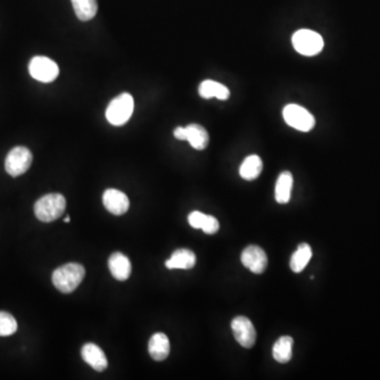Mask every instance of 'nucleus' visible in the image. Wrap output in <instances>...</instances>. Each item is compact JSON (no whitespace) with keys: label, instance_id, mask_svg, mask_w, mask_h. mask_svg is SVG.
Segmentation results:
<instances>
[{"label":"nucleus","instance_id":"obj_1","mask_svg":"<svg viewBox=\"0 0 380 380\" xmlns=\"http://www.w3.org/2000/svg\"><path fill=\"white\" fill-rule=\"evenodd\" d=\"M84 266L79 263H68L56 268L52 275V282L60 292L70 294L74 292L84 280Z\"/></svg>","mask_w":380,"mask_h":380},{"label":"nucleus","instance_id":"obj_2","mask_svg":"<svg viewBox=\"0 0 380 380\" xmlns=\"http://www.w3.org/2000/svg\"><path fill=\"white\" fill-rule=\"evenodd\" d=\"M66 199L60 194H49L36 201L34 213L36 218L44 223L53 222L60 218L66 210Z\"/></svg>","mask_w":380,"mask_h":380},{"label":"nucleus","instance_id":"obj_3","mask_svg":"<svg viewBox=\"0 0 380 380\" xmlns=\"http://www.w3.org/2000/svg\"><path fill=\"white\" fill-rule=\"evenodd\" d=\"M133 110V97L129 93H122L108 105L106 117L111 125L123 126L129 121Z\"/></svg>","mask_w":380,"mask_h":380},{"label":"nucleus","instance_id":"obj_4","mask_svg":"<svg viewBox=\"0 0 380 380\" xmlns=\"http://www.w3.org/2000/svg\"><path fill=\"white\" fill-rule=\"evenodd\" d=\"M292 46L297 52L304 56H317L322 51L324 42L322 36L312 30H299L292 35Z\"/></svg>","mask_w":380,"mask_h":380},{"label":"nucleus","instance_id":"obj_5","mask_svg":"<svg viewBox=\"0 0 380 380\" xmlns=\"http://www.w3.org/2000/svg\"><path fill=\"white\" fill-rule=\"evenodd\" d=\"M32 162H33L32 152L24 146H17L14 147L6 158V172L10 176L16 178L26 174L31 167Z\"/></svg>","mask_w":380,"mask_h":380},{"label":"nucleus","instance_id":"obj_6","mask_svg":"<svg viewBox=\"0 0 380 380\" xmlns=\"http://www.w3.org/2000/svg\"><path fill=\"white\" fill-rule=\"evenodd\" d=\"M286 123L294 129L308 132L315 127V117L301 106L290 104L283 109Z\"/></svg>","mask_w":380,"mask_h":380},{"label":"nucleus","instance_id":"obj_7","mask_svg":"<svg viewBox=\"0 0 380 380\" xmlns=\"http://www.w3.org/2000/svg\"><path fill=\"white\" fill-rule=\"evenodd\" d=\"M29 73L40 83H52L60 75L58 64L46 56H35L29 64Z\"/></svg>","mask_w":380,"mask_h":380},{"label":"nucleus","instance_id":"obj_8","mask_svg":"<svg viewBox=\"0 0 380 380\" xmlns=\"http://www.w3.org/2000/svg\"><path fill=\"white\" fill-rule=\"evenodd\" d=\"M231 330L233 336L240 345L245 349H251L255 345L257 339L255 327L247 317L238 316L231 321Z\"/></svg>","mask_w":380,"mask_h":380},{"label":"nucleus","instance_id":"obj_9","mask_svg":"<svg viewBox=\"0 0 380 380\" xmlns=\"http://www.w3.org/2000/svg\"><path fill=\"white\" fill-rule=\"evenodd\" d=\"M241 261L245 267L249 268L251 273L260 274L265 272L267 267V256L261 247L251 245L244 249L241 255Z\"/></svg>","mask_w":380,"mask_h":380},{"label":"nucleus","instance_id":"obj_10","mask_svg":"<svg viewBox=\"0 0 380 380\" xmlns=\"http://www.w3.org/2000/svg\"><path fill=\"white\" fill-rule=\"evenodd\" d=\"M104 206L109 213L115 215H122L127 213L130 202L128 197L117 189H107L103 195Z\"/></svg>","mask_w":380,"mask_h":380},{"label":"nucleus","instance_id":"obj_11","mask_svg":"<svg viewBox=\"0 0 380 380\" xmlns=\"http://www.w3.org/2000/svg\"><path fill=\"white\" fill-rule=\"evenodd\" d=\"M81 357L84 359L85 363H88L95 371L103 372L107 369V357H106L103 349L94 343H86L83 347Z\"/></svg>","mask_w":380,"mask_h":380},{"label":"nucleus","instance_id":"obj_12","mask_svg":"<svg viewBox=\"0 0 380 380\" xmlns=\"http://www.w3.org/2000/svg\"><path fill=\"white\" fill-rule=\"evenodd\" d=\"M108 265L113 277L119 281H126L131 275V263L122 253L113 254L109 258Z\"/></svg>","mask_w":380,"mask_h":380},{"label":"nucleus","instance_id":"obj_13","mask_svg":"<svg viewBox=\"0 0 380 380\" xmlns=\"http://www.w3.org/2000/svg\"><path fill=\"white\" fill-rule=\"evenodd\" d=\"M150 356L156 361H165L170 353V342L164 333H156L148 345Z\"/></svg>","mask_w":380,"mask_h":380},{"label":"nucleus","instance_id":"obj_14","mask_svg":"<svg viewBox=\"0 0 380 380\" xmlns=\"http://www.w3.org/2000/svg\"><path fill=\"white\" fill-rule=\"evenodd\" d=\"M197 258L194 251L190 249H176L172 254L170 259L165 262L166 267L168 270H190L196 265Z\"/></svg>","mask_w":380,"mask_h":380},{"label":"nucleus","instance_id":"obj_15","mask_svg":"<svg viewBox=\"0 0 380 380\" xmlns=\"http://www.w3.org/2000/svg\"><path fill=\"white\" fill-rule=\"evenodd\" d=\"M185 135H186V141H188L195 149L204 150L208 146V132L203 126L190 124L185 127Z\"/></svg>","mask_w":380,"mask_h":380},{"label":"nucleus","instance_id":"obj_16","mask_svg":"<svg viewBox=\"0 0 380 380\" xmlns=\"http://www.w3.org/2000/svg\"><path fill=\"white\" fill-rule=\"evenodd\" d=\"M199 94L205 99L217 97V99H221V101H226V99H229L231 92H229V88L225 87L224 85L217 83L215 81H210V79H207V81L201 83L200 87H199Z\"/></svg>","mask_w":380,"mask_h":380},{"label":"nucleus","instance_id":"obj_17","mask_svg":"<svg viewBox=\"0 0 380 380\" xmlns=\"http://www.w3.org/2000/svg\"><path fill=\"white\" fill-rule=\"evenodd\" d=\"M313 251L310 245L306 243L300 244L297 251L292 254V258H290V270L294 273H301L302 270L308 265V262L311 261Z\"/></svg>","mask_w":380,"mask_h":380},{"label":"nucleus","instance_id":"obj_18","mask_svg":"<svg viewBox=\"0 0 380 380\" xmlns=\"http://www.w3.org/2000/svg\"><path fill=\"white\" fill-rule=\"evenodd\" d=\"M263 170V163L259 156L253 154L247 156L240 167V176L247 181L256 180Z\"/></svg>","mask_w":380,"mask_h":380},{"label":"nucleus","instance_id":"obj_19","mask_svg":"<svg viewBox=\"0 0 380 380\" xmlns=\"http://www.w3.org/2000/svg\"><path fill=\"white\" fill-rule=\"evenodd\" d=\"M292 188V176L290 172H283L276 183L275 197L279 204H288Z\"/></svg>","mask_w":380,"mask_h":380},{"label":"nucleus","instance_id":"obj_20","mask_svg":"<svg viewBox=\"0 0 380 380\" xmlns=\"http://www.w3.org/2000/svg\"><path fill=\"white\" fill-rule=\"evenodd\" d=\"M292 345H294V340H292V337H280L274 345V359L279 363H290L292 357Z\"/></svg>","mask_w":380,"mask_h":380},{"label":"nucleus","instance_id":"obj_21","mask_svg":"<svg viewBox=\"0 0 380 380\" xmlns=\"http://www.w3.org/2000/svg\"><path fill=\"white\" fill-rule=\"evenodd\" d=\"M71 3L77 18L81 22H89L97 15L99 9L97 0H71Z\"/></svg>","mask_w":380,"mask_h":380},{"label":"nucleus","instance_id":"obj_22","mask_svg":"<svg viewBox=\"0 0 380 380\" xmlns=\"http://www.w3.org/2000/svg\"><path fill=\"white\" fill-rule=\"evenodd\" d=\"M17 329V321L10 313L0 312V336H11Z\"/></svg>","mask_w":380,"mask_h":380},{"label":"nucleus","instance_id":"obj_23","mask_svg":"<svg viewBox=\"0 0 380 380\" xmlns=\"http://www.w3.org/2000/svg\"><path fill=\"white\" fill-rule=\"evenodd\" d=\"M220 229V224H219V221L213 217V215H207L205 218L204 224L202 226V231H204L207 235H213V233H217Z\"/></svg>","mask_w":380,"mask_h":380},{"label":"nucleus","instance_id":"obj_24","mask_svg":"<svg viewBox=\"0 0 380 380\" xmlns=\"http://www.w3.org/2000/svg\"><path fill=\"white\" fill-rule=\"evenodd\" d=\"M205 218H206V215L201 213V211H192V213H189L188 222L190 226L194 227V229H201L203 224H204Z\"/></svg>","mask_w":380,"mask_h":380},{"label":"nucleus","instance_id":"obj_25","mask_svg":"<svg viewBox=\"0 0 380 380\" xmlns=\"http://www.w3.org/2000/svg\"><path fill=\"white\" fill-rule=\"evenodd\" d=\"M174 135L176 139L180 141H186V135H185V127H178L174 129Z\"/></svg>","mask_w":380,"mask_h":380},{"label":"nucleus","instance_id":"obj_26","mask_svg":"<svg viewBox=\"0 0 380 380\" xmlns=\"http://www.w3.org/2000/svg\"><path fill=\"white\" fill-rule=\"evenodd\" d=\"M64 222H66V223L70 222V217H66V218L64 219Z\"/></svg>","mask_w":380,"mask_h":380}]
</instances>
